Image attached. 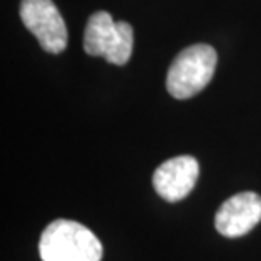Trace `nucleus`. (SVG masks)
I'll return each mask as SVG.
<instances>
[{"instance_id": "39448f33", "label": "nucleus", "mask_w": 261, "mask_h": 261, "mask_svg": "<svg viewBox=\"0 0 261 261\" xmlns=\"http://www.w3.org/2000/svg\"><path fill=\"white\" fill-rule=\"evenodd\" d=\"M198 180V161L194 156L166 160L153 175V187L166 202H180L194 190Z\"/></svg>"}, {"instance_id": "f03ea898", "label": "nucleus", "mask_w": 261, "mask_h": 261, "mask_svg": "<svg viewBox=\"0 0 261 261\" xmlns=\"http://www.w3.org/2000/svg\"><path fill=\"white\" fill-rule=\"evenodd\" d=\"M216 66L217 53L212 46H189L170 65L166 75V90L178 100L194 97L211 83Z\"/></svg>"}, {"instance_id": "f257e3e1", "label": "nucleus", "mask_w": 261, "mask_h": 261, "mask_svg": "<svg viewBox=\"0 0 261 261\" xmlns=\"http://www.w3.org/2000/svg\"><path fill=\"white\" fill-rule=\"evenodd\" d=\"M102 243L80 222L56 219L44 229L39 239L43 261H100Z\"/></svg>"}, {"instance_id": "423d86ee", "label": "nucleus", "mask_w": 261, "mask_h": 261, "mask_svg": "<svg viewBox=\"0 0 261 261\" xmlns=\"http://www.w3.org/2000/svg\"><path fill=\"white\" fill-rule=\"evenodd\" d=\"M261 221V197L254 192H241L232 195L219 207L216 229L226 238H239L248 234Z\"/></svg>"}, {"instance_id": "7ed1b4c3", "label": "nucleus", "mask_w": 261, "mask_h": 261, "mask_svg": "<svg viewBox=\"0 0 261 261\" xmlns=\"http://www.w3.org/2000/svg\"><path fill=\"white\" fill-rule=\"evenodd\" d=\"M134 33L130 24L114 20L106 10L92 14L83 34V49L90 56H102L109 63L122 66L130 60Z\"/></svg>"}, {"instance_id": "20e7f679", "label": "nucleus", "mask_w": 261, "mask_h": 261, "mask_svg": "<svg viewBox=\"0 0 261 261\" xmlns=\"http://www.w3.org/2000/svg\"><path fill=\"white\" fill-rule=\"evenodd\" d=\"M20 19L38 38L41 48L51 55H60L68 44V31L61 12L53 0H22Z\"/></svg>"}]
</instances>
